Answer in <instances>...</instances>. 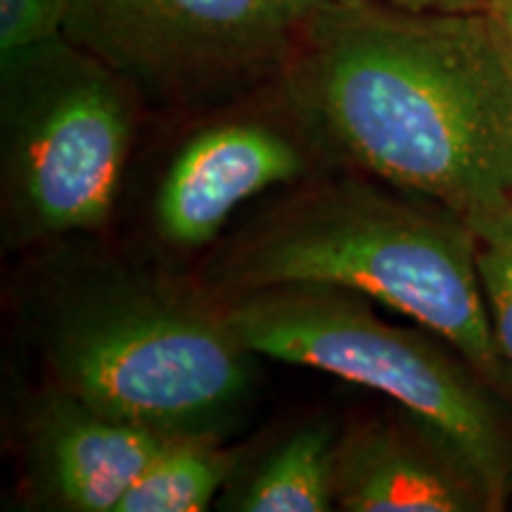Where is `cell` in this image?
<instances>
[{"mask_svg":"<svg viewBox=\"0 0 512 512\" xmlns=\"http://www.w3.org/2000/svg\"><path fill=\"white\" fill-rule=\"evenodd\" d=\"M62 36L117 72L145 112L192 119L278 81L294 27L268 0H69Z\"/></svg>","mask_w":512,"mask_h":512,"instance_id":"8992f818","label":"cell"},{"mask_svg":"<svg viewBox=\"0 0 512 512\" xmlns=\"http://www.w3.org/2000/svg\"><path fill=\"white\" fill-rule=\"evenodd\" d=\"M143 102L64 36L0 55V226L10 249L112 221Z\"/></svg>","mask_w":512,"mask_h":512,"instance_id":"5b68a950","label":"cell"},{"mask_svg":"<svg viewBox=\"0 0 512 512\" xmlns=\"http://www.w3.org/2000/svg\"><path fill=\"white\" fill-rule=\"evenodd\" d=\"M235 337L259 358L342 377L439 432L479 477L494 510L512 498V427L501 394L446 339L389 323L373 299L280 285L223 299Z\"/></svg>","mask_w":512,"mask_h":512,"instance_id":"277c9868","label":"cell"},{"mask_svg":"<svg viewBox=\"0 0 512 512\" xmlns=\"http://www.w3.org/2000/svg\"><path fill=\"white\" fill-rule=\"evenodd\" d=\"M510 503H512V498H510Z\"/></svg>","mask_w":512,"mask_h":512,"instance_id":"e0dca14e","label":"cell"},{"mask_svg":"<svg viewBox=\"0 0 512 512\" xmlns=\"http://www.w3.org/2000/svg\"><path fill=\"white\" fill-rule=\"evenodd\" d=\"M192 119L152 195V233L169 254L216 245L242 204L330 166L292 112L283 76Z\"/></svg>","mask_w":512,"mask_h":512,"instance_id":"52a82bcc","label":"cell"},{"mask_svg":"<svg viewBox=\"0 0 512 512\" xmlns=\"http://www.w3.org/2000/svg\"><path fill=\"white\" fill-rule=\"evenodd\" d=\"M245 463L223 437H174L159 448L117 512H204L216 505Z\"/></svg>","mask_w":512,"mask_h":512,"instance_id":"8fae6325","label":"cell"},{"mask_svg":"<svg viewBox=\"0 0 512 512\" xmlns=\"http://www.w3.org/2000/svg\"><path fill=\"white\" fill-rule=\"evenodd\" d=\"M69 0H0V55L62 36Z\"/></svg>","mask_w":512,"mask_h":512,"instance_id":"4fadbf2b","label":"cell"},{"mask_svg":"<svg viewBox=\"0 0 512 512\" xmlns=\"http://www.w3.org/2000/svg\"><path fill=\"white\" fill-rule=\"evenodd\" d=\"M479 10L491 19L505 53H508L512 62V0H482V8Z\"/></svg>","mask_w":512,"mask_h":512,"instance_id":"2e32d148","label":"cell"},{"mask_svg":"<svg viewBox=\"0 0 512 512\" xmlns=\"http://www.w3.org/2000/svg\"><path fill=\"white\" fill-rule=\"evenodd\" d=\"M283 91L328 164L465 221L512 207V62L482 10L332 5L294 29Z\"/></svg>","mask_w":512,"mask_h":512,"instance_id":"6da1fadb","label":"cell"},{"mask_svg":"<svg viewBox=\"0 0 512 512\" xmlns=\"http://www.w3.org/2000/svg\"><path fill=\"white\" fill-rule=\"evenodd\" d=\"M335 510L491 512L484 484L418 415L389 401L387 413L339 427Z\"/></svg>","mask_w":512,"mask_h":512,"instance_id":"9c48e42d","label":"cell"},{"mask_svg":"<svg viewBox=\"0 0 512 512\" xmlns=\"http://www.w3.org/2000/svg\"><path fill=\"white\" fill-rule=\"evenodd\" d=\"M169 439L41 382L19 401L12 430L19 494L31 510L117 512Z\"/></svg>","mask_w":512,"mask_h":512,"instance_id":"ba28073f","label":"cell"},{"mask_svg":"<svg viewBox=\"0 0 512 512\" xmlns=\"http://www.w3.org/2000/svg\"><path fill=\"white\" fill-rule=\"evenodd\" d=\"M41 247L22 287L41 382L166 437H223L256 387V354L204 280L136 256Z\"/></svg>","mask_w":512,"mask_h":512,"instance_id":"7a4b0ae2","label":"cell"},{"mask_svg":"<svg viewBox=\"0 0 512 512\" xmlns=\"http://www.w3.org/2000/svg\"><path fill=\"white\" fill-rule=\"evenodd\" d=\"M335 169L287 185L216 247L202 275L209 290L221 299L280 285L356 292L446 339L498 394L512 396L470 223L373 176Z\"/></svg>","mask_w":512,"mask_h":512,"instance_id":"3957f363","label":"cell"},{"mask_svg":"<svg viewBox=\"0 0 512 512\" xmlns=\"http://www.w3.org/2000/svg\"><path fill=\"white\" fill-rule=\"evenodd\" d=\"M479 280L498 349L512 370V207L470 219Z\"/></svg>","mask_w":512,"mask_h":512,"instance_id":"7c38bea8","label":"cell"},{"mask_svg":"<svg viewBox=\"0 0 512 512\" xmlns=\"http://www.w3.org/2000/svg\"><path fill=\"white\" fill-rule=\"evenodd\" d=\"M339 427L313 420L287 434L252 470L240 467L214 508L228 512L335 510Z\"/></svg>","mask_w":512,"mask_h":512,"instance_id":"30bf717a","label":"cell"},{"mask_svg":"<svg viewBox=\"0 0 512 512\" xmlns=\"http://www.w3.org/2000/svg\"><path fill=\"white\" fill-rule=\"evenodd\" d=\"M377 3L408 12H475L482 8V0H377Z\"/></svg>","mask_w":512,"mask_h":512,"instance_id":"5bb4252c","label":"cell"},{"mask_svg":"<svg viewBox=\"0 0 512 512\" xmlns=\"http://www.w3.org/2000/svg\"><path fill=\"white\" fill-rule=\"evenodd\" d=\"M268 3H271L273 8L297 29L304 19L313 17L316 12L328 10L332 5L339 3H349V0H268Z\"/></svg>","mask_w":512,"mask_h":512,"instance_id":"9a60e30c","label":"cell"}]
</instances>
